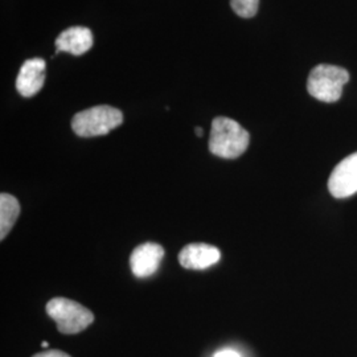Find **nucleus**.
<instances>
[{
	"label": "nucleus",
	"mask_w": 357,
	"mask_h": 357,
	"mask_svg": "<svg viewBox=\"0 0 357 357\" xmlns=\"http://www.w3.org/2000/svg\"><path fill=\"white\" fill-rule=\"evenodd\" d=\"M20 215V204L16 197L8 193L0 195V240L3 241Z\"/></svg>",
	"instance_id": "9d476101"
},
{
	"label": "nucleus",
	"mask_w": 357,
	"mask_h": 357,
	"mask_svg": "<svg viewBox=\"0 0 357 357\" xmlns=\"http://www.w3.org/2000/svg\"><path fill=\"white\" fill-rule=\"evenodd\" d=\"M32 357H70L68 354H65L63 351H57V349H51V351H45V352H41L35 356Z\"/></svg>",
	"instance_id": "f8f14e48"
},
{
	"label": "nucleus",
	"mask_w": 357,
	"mask_h": 357,
	"mask_svg": "<svg viewBox=\"0 0 357 357\" xmlns=\"http://www.w3.org/2000/svg\"><path fill=\"white\" fill-rule=\"evenodd\" d=\"M215 357H241L240 356V354L238 352H236V351H233V349H221V351H218Z\"/></svg>",
	"instance_id": "ddd939ff"
},
{
	"label": "nucleus",
	"mask_w": 357,
	"mask_h": 357,
	"mask_svg": "<svg viewBox=\"0 0 357 357\" xmlns=\"http://www.w3.org/2000/svg\"><path fill=\"white\" fill-rule=\"evenodd\" d=\"M328 190L336 199H345L357 192V153L343 159L333 168L328 178Z\"/></svg>",
	"instance_id": "39448f33"
},
{
	"label": "nucleus",
	"mask_w": 357,
	"mask_h": 357,
	"mask_svg": "<svg viewBox=\"0 0 357 357\" xmlns=\"http://www.w3.org/2000/svg\"><path fill=\"white\" fill-rule=\"evenodd\" d=\"M41 347H43V348H47V347H48V343H47V342H43V343H41Z\"/></svg>",
	"instance_id": "2eb2a0df"
},
{
	"label": "nucleus",
	"mask_w": 357,
	"mask_h": 357,
	"mask_svg": "<svg viewBox=\"0 0 357 357\" xmlns=\"http://www.w3.org/2000/svg\"><path fill=\"white\" fill-rule=\"evenodd\" d=\"M221 252L209 243H190L178 253V262L184 268L204 270L217 264Z\"/></svg>",
	"instance_id": "6e6552de"
},
{
	"label": "nucleus",
	"mask_w": 357,
	"mask_h": 357,
	"mask_svg": "<svg viewBox=\"0 0 357 357\" xmlns=\"http://www.w3.org/2000/svg\"><path fill=\"white\" fill-rule=\"evenodd\" d=\"M230 7L240 17L250 19L258 13L259 0H230Z\"/></svg>",
	"instance_id": "9b49d317"
},
{
	"label": "nucleus",
	"mask_w": 357,
	"mask_h": 357,
	"mask_svg": "<svg viewBox=\"0 0 357 357\" xmlns=\"http://www.w3.org/2000/svg\"><path fill=\"white\" fill-rule=\"evenodd\" d=\"M93 47V33L85 26H70L63 31L56 38L57 53L66 52L75 56H81Z\"/></svg>",
	"instance_id": "1a4fd4ad"
},
{
	"label": "nucleus",
	"mask_w": 357,
	"mask_h": 357,
	"mask_svg": "<svg viewBox=\"0 0 357 357\" xmlns=\"http://www.w3.org/2000/svg\"><path fill=\"white\" fill-rule=\"evenodd\" d=\"M348 81L349 73L344 68L320 64L311 70L307 81V90L310 96L321 102H336L340 100L343 88Z\"/></svg>",
	"instance_id": "7ed1b4c3"
},
{
	"label": "nucleus",
	"mask_w": 357,
	"mask_h": 357,
	"mask_svg": "<svg viewBox=\"0 0 357 357\" xmlns=\"http://www.w3.org/2000/svg\"><path fill=\"white\" fill-rule=\"evenodd\" d=\"M123 123L121 110L100 105L77 113L72 119V128L81 138L102 137Z\"/></svg>",
	"instance_id": "f03ea898"
},
{
	"label": "nucleus",
	"mask_w": 357,
	"mask_h": 357,
	"mask_svg": "<svg viewBox=\"0 0 357 357\" xmlns=\"http://www.w3.org/2000/svg\"><path fill=\"white\" fill-rule=\"evenodd\" d=\"M250 143V135L236 121L227 116H217L212 122L209 137V151L222 159L241 156Z\"/></svg>",
	"instance_id": "f257e3e1"
},
{
	"label": "nucleus",
	"mask_w": 357,
	"mask_h": 357,
	"mask_svg": "<svg viewBox=\"0 0 357 357\" xmlns=\"http://www.w3.org/2000/svg\"><path fill=\"white\" fill-rule=\"evenodd\" d=\"M47 64L43 59H31L22 65L16 78V89L26 97H33L44 86Z\"/></svg>",
	"instance_id": "0eeeda50"
},
{
	"label": "nucleus",
	"mask_w": 357,
	"mask_h": 357,
	"mask_svg": "<svg viewBox=\"0 0 357 357\" xmlns=\"http://www.w3.org/2000/svg\"><path fill=\"white\" fill-rule=\"evenodd\" d=\"M195 132L197 134V137H203V128H195Z\"/></svg>",
	"instance_id": "4468645a"
},
{
	"label": "nucleus",
	"mask_w": 357,
	"mask_h": 357,
	"mask_svg": "<svg viewBox=\"0 0 357 357\" xmlns=\"http://www.w3.org/2000/svg\"><path fill=\"white\" fill-rule=\"evenodd\" d=\"M163 257L165 249L162 245L155 243H142L132 250L130 257L131 271L138 278H147L156 273Z\"/></svg>",
	"instance_id": "423d86ee"
},
{
	"label": "nucleus",
	"mask_w": 357,
	"mask_h": 357,
	"mask_svg": "<svg viewBox=\"0 0 357 357\" xmlns=\"http://www.w3.org/2000/svg\"><path fill=\"white\" fill-rule=\"evenodd\" d=\"M47 314L56 321L57 328L65 335H75L84 331L94 321L89 308L68 298H53L47 305Z\"/></svg>",
	"instance_id": "20e7f679"
}]
</instances>
